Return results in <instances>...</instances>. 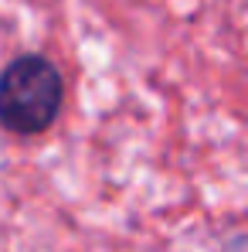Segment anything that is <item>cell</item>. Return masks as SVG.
<instances>
[{"label": "cell", "instance_id": "6da1fadb", "mask_svg": "<svg viewBox=\"0 0 248 252\" xmlns=\"http://www.w3.org/2000/svg\"><path fill=\"white\" fill-rule=\"evenodd\" d=\"M61 109V75L41 55H21L0 75V126L17 136L44 133Z\"/></svg>", "mask_w": 248, "mask_h": 252}]
</instances>
